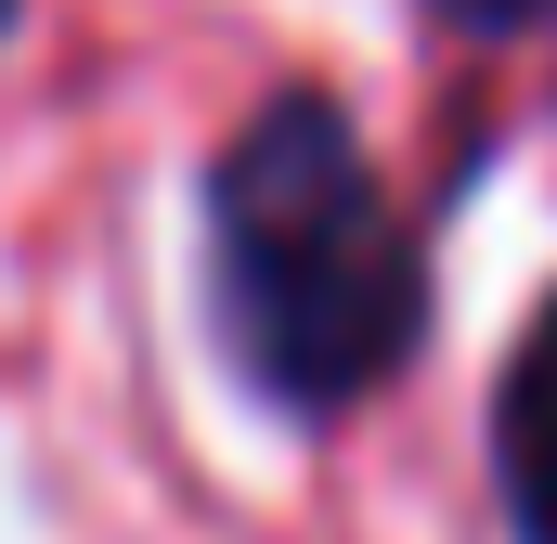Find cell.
Listing matches in <instances>:
<instances>
[{
  "label": "cell",
  "instance_id": "277c9868",
  "mask_svg": "<svg viewBox=\"0 0 557 544\" xmlns=\"http://www.w3.org/2000/svg\"><path fill=\"white\" fill-rule=\"evenodd\" d=\"M0 13H13V0H0Z\"/></svg>",
  "mask_w": 557,
  "mask_h": 544
},
{
  "label": "cell",
  "instance_id": "7a4b0ae2",
  "mask_svg": "<svg viewBox=\"0 0 557 544\" xmlns=\"http://www.w3.org/2000/svg\"><path fill=\"white\" fill-rule=\"evenodd\" d=\"M506 493H519V532L557 544V311L532 324V350L506 376Z\"/></svg>",
  "mask_w": 557,
  "mask_h": 544
},
{
  "label": "cell",
  "instance_id": "3957f363",
  "mask_svg": "<svg viewBox=\"0 0 557 544\" xmlns=\"http://www.w3.org/2000/svg\"><path fill=\"white\" fill-rule=\"evenodd\" d=\"M454 13H467V26H506V13H532V0H454Z\"/></svg>",
  "mask_w": 557,
  "mask_h": 544
},
{
  "label": "cell",
  "instance_id": "6da1fadb",
  "mask_svg": "<svg viewBox=\"0 0 557 544\" xmlns=\"http://www.w3.org/2000/svg\"><path fill=\"white\" fill-rule=\"evenodd\" d=\"M208 247H221V337L298 415L363 403L428 324L416 234L389 221V182L324 91H285L208 169Z\"/></svg>",
  "mask_w": 557,
  "mask_h": 544
}]
</instances>
